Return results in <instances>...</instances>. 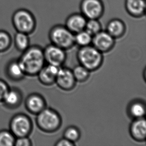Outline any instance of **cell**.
<instances>
[{
	"mask_svg": "<svg viewBox=\"0 0 146 146\" xmlns=\"http://www.w3.org/2000/svg\"><path fill=\"white\" fill-rule=\"evenodd\" d=\"M26 76H34L46 64L44 49L36 45L30 46L18 59Z\"/></svg>",
	"mask_w": 146,
	"mask_h": 146,
	"instance_id": "1",
	"label": "cell"
},
{
	"mask_svg": "<svg viewBox=\"0 0 146 146\" xmlns=\"http://www.w3.org/2000/svg\"><path fill=\"white\" fill-rule=\"evenodd\" d=\"M36 124L44 132L52 133L59 130L62 125V118L59 113L47 107L36 115Z\"/></svg>",
	"mask_w": 146,
	"mask_h": 146,
	"instance_id": "2",
	"label": "cell"
},
{
	"mask_svg": "<svg viewBox=\"0 0 146 146\" xmlns=\"http://www.w3.org/2000/svg\"><path fill=\"white\" fill-rule=\"evenodd\" d=\"M79 64L91 72L99 69L103 62V53L92 45L80 47L77 52Z\"/></svg>",
	"mask_w": 146,
	"mask_h": 146,
	"instance_id": "3",
	"label": "cell"
},
{
	"mask_svg": "<svg viewBox=\"0 0 146 146\" xmlns=\"http://www.w3.org/2000/svg\"><path fill=\"white\" fill-rule=\"evenodd\" d=\"M48 37L51 44L65 50L70 49L75 45L74 34L65 25H56L49 30Z\"/></svg>",
	"mask_w": 146,
	"mask_h": 146,
	"instance_id": "4",
	"label": "cell"
},
{
	"mask_svg": "<svg viewBox=\"0 0 146 146\" xmlns=\"http://www.w3.org/2000/svg\"><path fill=\"white\" fill-rule=\"evenodd\" d=\"M12 24L17 32L29 35L36 30V21L32 12L26 9H20L14 12Z\"/></svg>",
	"mask_w": 146,
	"mask_h": 146,
	"instance_id": "5",
	"label": "cell"
},
{
	"mask_svg": "<svg viewBox=\"0 0 146 146\" xmlns=\"http://www.w3.org/2000/svg\"><path fill=\"white\" fill-rule=\"evenodd\" d=\"M10 130L16 138L29 137L33 129L31 119L24 113H18L14 115L10 121Z\"/></svg>",
	"mask_w": 146,
	"mask_h": 146,
	"instance_id": "6",
	"label": "cell"
},
{
	"mask_svg": "<svg viewBox=\"0 0 146 146\" xmlns=\"http://www.w3.org/2000/svg\"><path fill=\"white\" fill-rule=\"evenodd\" d=\"M80 9L87 20L99 19L104 14V5L102 0H81Z\"/></svg>",
	"mask_w": 146,
	"mask_h": 146,
	"instance_id": "7",
	"label": "cell"
},
{
	"mask_svg": "<svg viewBox=\"0 0 146 146\" xmlns=\"http://www.w3.org/2000/svg\"><path fill=\"white\" fill-rule=\"evenodd\" d=\"M65 50L50 44L44 49V54L46 63L61 67L66 59Z\"/></svg>",
	"mask_w": 146,
	"mask_h": 146,
	"instance_id": "8",
	"label": "cell"
},
{
	"mask_svg": "<svg viewBox=\"0 0 146 146\" xmlns=\"http://www.w3.org/2000/svg\"><path fill=\"white\" fill-rule=\"evenodd\" d=\"M115 39L106 31H101L93 36L91 45L101 53H106L114 48Z\"/></svg>",
	"mask_w": 146,
	"mask_h": 146,
	"instance_id": "9",
	"label": "cell"
},
{
	"mask_svg": "<svg viewBox=\"0 0 146 146\" xmlns=\"http://www.w3.org/2000/svg\"><path fill=\"white\" fill-rule=\"evenodd\" d=\"M76 82L71 69L62 66L60 67L55 82L59 88L64 91H70L75 87Z\"/></svg>",
	"mask_w": 146,
	"mask_h": 146,
	"instance_id": "10",
	"label": "cell"
},
{
	"mask_svg": "<svg viewBox=\"0 0 146 146\" xmlns=\"http://www.w3.org/2000/svg\"><path fill=\"white\" fill-rule=\"evenodd\" d=\"M25 105L29 112L36 115L46 107L45 99L42 95L37 93H31L28 95Z\"/></svg>",
	"mask_w": 146,
	"mask_h": 146,
	"instance_id": "11",
	"label": "cell"
},
{
	"mask_svg": "<svg viewBox=\"0 0 146 146\" xmlns=\"http://www.w3.org/2000/svg\"><path fill=\"white\" fill-rule=\"evenodd\" d=\"M129 133L132 138L139 142L146 140V121L145 117L133 119L129 127Z\"/></svg>",
	"mask_w": 146,
	"mask_h": 146,
	"instance_id": "12",
	"label": "cell"
},
{
	"mask_svg": "<svg viewBox=\"0 0 146 146\" xmlns=\"http://www.w3.org/2000/svg\"><path fill=\"white\" fill-rule=\"evenodd\" d=\"M59 68L56 65L45 64L37 74L38 80L42 84L46 86L53 85L55 83Z\"/></svg>",
	"mask_w": 146,
	"mask_h": 146,
	"instance_id": "13",
	"label": "cell"
},
{
	"mask_svg": "<svg viewBox=\"0 0 146 146\" xmlns=\"http://www.w3.org/2000/svg\"><path fill=\"white\" fill-rule=\"evenodd\" d=\"M87 19L81 13L70 15L65 21V26L74 34L85 30Z\"/></svg>",
	"mask_w": 146,
	"mask_h": 146,
	"instance_id": "14",
	"label": "cell"
},
{
	"mask_svg": "<svg viewBox=\"0 0 146 146\" xmlns=\"http://www.w3.org/2000/svg\"><path fill=\"white\" fill-rule=\"evenodd\" d=\"M23 96L22 91L17 88H10L2 101L4 106L9 109L17 108L22 104Z\"/></svg>",
	"mask_w": 146,
	"mask_h": 146,
	"instance_id": "15",
	"label": "cell"
},
{
	"mask_svg": "<svg viewBox=\"0 0 146 146\" xmlns=\"http://www.w3.org/2000/svg\"><path fill=\"white\" fill-rule=\"evenodd\" d=\"M125 8L132 17L141 18L146 14V0H125Z\"/></svg>",
	"mask_w": 146,
	"mask_h": 146,
	"instance_id": "16",
	"label": "cell"
},
{
	"mask_svg": "<svg viewBox=\"0 0 146 146\" xmlns=\"http://www.w3.org/2000/svg\"><path fill=\"white\" fill-rule=\"evenodd\" d=\"M5 72L7 77L13 81H21L26 76L18 59H13L8 62Z\"/></svg>",
	"mask_w": 146,
	"mask_h": 146,
	"instance_id": "17",
	"label": "cell"
},
{
	"mask_svg": "<svg viewBox=\"0 0 146 146\" xmlns=\"http://www.w3.org/2000/svg\"><path fill=\"white\" fill-rule=\"evenodd\" d=\"M106 31L115 39L119 38L124 35L126 26L124 22L119 19H113L107 24Z\"/></svg>",
	"mask_w": 146,
	"mask_h": 146,
	"instance_id": "18",
	"label": "cell"
},
{
	"mask_svg": "<svg viewBox=\"0 0 146 146\" xmlns=\"http://www.w3.org/2000/svg\"><path fill=\"white\" fill-rule=\"evenodd\" d=\"M146 104L140 100H135L131 102L127 108V113L133 119L144 118L146 114Z\"/></svg>",
	"mask_w": 146,
	"mask_h": 146,
	"instance_id": "19",
	"label": "cell"
},
{
	"mask_svg": "<svg viewBox=\"0 0 146 146\" xmlns=\"http://www.w3.org/2000/svg\"><path fill=\"white\" fill-rule=\"evenodd\" d=\"M14 44L17 49L23 52L30 46L29 35L21 32H17L14 38Z\"/></svg>",
	"mask_w": 146,
	"mask_h": 146,
	"instance_id": "20",
	"label": "cell"
},
{
	"mask_svg": "<svg viewBox=\"0 0 146 146\" xmlns=\"http://www.w3.org/2000/svg\"><path fill=\"white\" fill-rule=\"evenodd\" d=\"M93 36L85 30L74 34L75 44L83 47L91 44Z\"/></svg>",
	"mask_w": 146,
	"mask_h": 146,
	"instance_id": "21",
	"label": "cell"
},
{
	"mask_svg": "<svg viewBox=\"0 0 146 146\" xmlns=\"http://www.w3.org/2000/svg\"><path fill=\"white\" fill-rule=\"evenodd\" d=\"M72 71L76 82H84L90 76V71L80 64L75 66Z\"/></svg>",
	"mask_w": 146,
	"mask_h": 146,
	"instance_id": "22",
	"label": "cell"
},
{
	"mask_svg": "<svg viewBox=\"0 0 146 146\" xmlns=\"http://www.w3.org/2000/svg\"><path fill=\"white\" fill-rule=\"evenodd\" d=\"M16 137L10 130L0 131V146H13Z\"/></svg>",
	"mask_w": 146,
	"mask_h": 146,
	"instance_id": "23",
	"label": "cell"
},
{
	"mask_svg": "<svg viewBox=\"0 0 146 146\" xmlns=\"http://www.w3.org/2000/svg\"><path fill=\"white\" fill-rule=\"evenodd\" d=\"M80 136L81 133L79 129L74 126L68 127L63 132L64 138L74 143L79 140Z\"/></svg>",
	"mask_w": 146,
	"mask_h": 146,
	"instance_id": "24",
	"label": "cell"
},
{
	"mask_svg": "<svg viewBox=\"0 0 146 146\" xmlns=\"http://www.w3.org/2000/svg\"><path fill=\"white\" fill-rule=\"evenodd\" d=\"M12 37L10 34L4 30H0V52L7 51L12 45Z\"/></svg>",
	"mask_w": 146,
	"mask_h": 146,
	"instance_id": "25",
	"label": "cell"
},
{
	"mask_svg": "<svg viewBox=\"0 0 146 146\" xmlns=\"http://www.w3.org/2000/svg\"><path fill=\"white\" fill-rule=\"evenodd\" d=\"M85 30L92 36H94L102 31V25L99 19L87 20Z\"/></svg>",
	"mask_w": 146,
	"mask_h": 146,
	"instance_id": "26",
	"label": "cell"
},
{
	"mask_svg": "<svg viewBox=\"0 0 146 146\" xmlns=\"http://www.w3.org/2000/svg\"><path fill=\"white\" fill-rule=\"evenodd\" d=\"M15 146H31L32 142L29 137H22L16 138Z\"/></svg>",
	"mask_w": 146,
	"mask_h": 146,
	"instance_id": "27",
	"label": "cell"
},
{
	"mask_svg": "<svg viewBox=\"0 0 146 146\" xmlns=\"http://www.w3.org/2000/svg\"><path fill=\"white\" fill-rule=\"evenodd\" d=\"M10 88L6 81L0 79V102H2Z\"/></svg>",
	"mask_w": 146,
	"mask_h": 146,
	"instance_id": "28",
	"label": "cell"
},
{
	"mask_svg": "<svg viewBox=\"0 0 146 146\" xmlns=\"http://www.w3.org/2000/svg\"><path fill=\"white\" fill-rule=\"evenodd\" d=\"M54 145L55 146H75V144L63 137L56 141Z\"/></svg>",
	"mask_w": 146,
	"mask_h": 146,
	"instance_id": "29",
	"label": "cell"
}]
</instances>
